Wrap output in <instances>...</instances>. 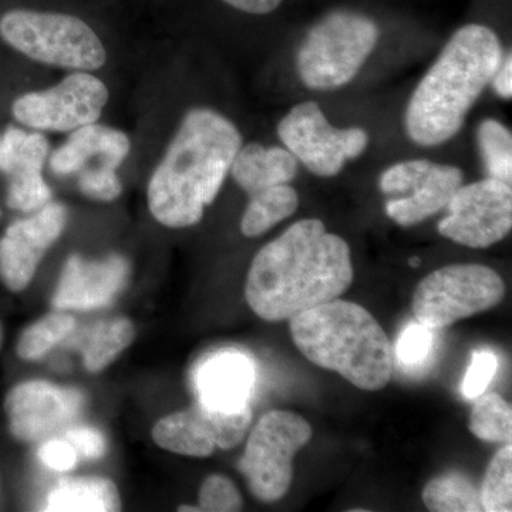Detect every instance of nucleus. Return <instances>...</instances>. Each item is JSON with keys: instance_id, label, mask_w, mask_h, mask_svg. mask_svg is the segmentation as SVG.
<instances>
[{"instance_id": "nucleus-31", "label": "nucleus", "mask_w": 512, "mask_h": 512, "mask_svg": "<svg viewBox=\"0 0 512 512\" xmlns=\"http://www.w3.org/2000/svg\"><path fill=\"white\" fill-rule=\"evenodd\" d=\"M433 348V332L430 328L417 323H410L403 330L396 346V355L400 362L406 365H419L427 359L430 350Z\"/></svg>"}, {"instance_id": "nucleus-36", "label": "nucleus", "mask_w": 512, "mask_h": 512, "mask_svg": "<svg viewBox=\"0 0 512 512\" xmlns=\"http://www.w3.org/2000/svg\"><path fill=\"white\" fill-rule=\"evenodd\" d=\"M222 2L251 15H268L278 9L284 0H222Z\"/></svg>"}, {"instance_id": "nucleus-38", "label": "nucleus", "mask_w": 512, "mask_h": 512, "mask_svg": "<svg viewBox=\"0 0 512 512\" xmlns=\"http://www.w3.org/2000/svg\"><path fill=\"white\" fill-rule=\"evenodd\" d=\"M409 264L412 268H417V266H420L421 264L420 258H416V256H414V258L410 259Z\"/></svg>"}, {"instance_id": "nucleus-24", "label": "nucleus", "mask_w": 512, "mask_h": 512, "mask_svg": "<svg viewBox=\"0 0 512 512\" xmlns=\"http://www.w3.org/2000/svg\"><path fill=\"white\" fill-rule=\"evenodd\" d=\"M423 503L431 512H480V490L461 474L433 478L424 487Z\"/></svg>"}, {"instance_id": "nucleus-19", "label": "nucleus", "mask_w": 512, "mask_h": 512, "mask_svg": "<svg viewBox=\"0 0 512 512\" xmlns=\"http://www.w3.org/2000/svg\"><path fill=\"white\" fill-rule=\"evenodd\" d=\"M254 366L239 353L211 357L198 372L200 402L222 410H237L248 404L254 386Z\"/></svg>"}, {"instance_id": "nucleus-10", "label": "nucleus", "mask_w": 512, "mask_h": 512, "mask_svg": "<svg viewBox=\"0 0 512 512\" xmlns=\"http://www.w3.org/2000/svg\"><path fill=\"white\" fill-rule=\"evenodd\" d=\"M464 174L453 165L429 160L402 161L380 175V191L386 195V214L400 227H413L437 212L463 185Z\"/></svg>"}, {"instance_id": "nucleus-23", "label": "nucleus", "mask_w": 512, "mask_h": 512, "mask_svg": "<svg viewBox=\"0 0 512 512\" xmlns=\"http://www.w3.org/2000/svg\"><path fill=\"white\" fill-rule=\"evenodd\" d=\"M136 328L127 318L101 322L87 336L83 362L89 372L99 373L109 367L134 342Z\"/></svg>"}, {"instance_id": "nucleus-22", "label": "nucleus", "mask_w": 512, "mask_h": 512, "mask_svg": "<svg viewBox=\"0 0 512 512\" xmlns=\"http://www.w3.org/2000/svg\"><path fill=\"white\" fill-rule=\"evenodd\" d=\"M298 207V192L289 184L256 192L242 215L241 232L247 238L261 237L279 222L292 217Z\"/></svg>"}, {"instance_id": "nucleus-4", "label": "nucleus", "mask_w": 512, "mask_h": 512, "mask_svg": "<svg viewBox=\"0 0 512 512\" xmlns=\"http://www.w3.org/2000/svg\"><path fill=\"white\" fill-rule=\"evenodd\" d=\"M289 329L309 362L357 389L377 392L392 379V343L375 316L355 302L322 303L289 319Z\"/></svg>"}, {"instance_id": "nucleus-28", "label": "nucleus", "mask_w": 512, "mask_h": 512, "mask_svg": "<svg viewBox=\"0 0 512 512\" xmlns=\"http://www.w3.org/2000/svg\"><path fill=\"white\" fill-rule=\"evenodd\" d=\"M481 504L487 512L512 510V447L505 444L487 467L480 490Z\"/></svg>"}, {"instance_id": "nucleus-21", "label": "nucleus", "mask_w": 512, "mask_h": 512, "mask_svg": "<svg viewBox=\"0 0 512 512\" xmlns=\"http://www.w3.org/2000/svg\"><path fill=\"white\" fill-rule=\"evenodd\" d=\"M121 510L119 488L103 477L66 478L47 495L45 511L114 512Z\"/></svg>"}, {"instance_id": "nucleus-27", "label": "nucleus", "mask_w": 512, "mask_h": 512, "mask_svg": "<svg viewBox=\"0 0 512 512\" xmlns=\"http://www.w3.org/2000/svg\"><path fill=\"white\" fill-rule=\"evenodd\" d=\"M478 147L487 175L494 180L511 184L512 136L500 121L487 119L478 127Z\"/></svg>"}, {"instance_id": "nucleus-7", "label": "nucleus", "mask_w": 512, "mask_h": 512, "mask_svg": "<svg viewBox=\"0 0 512 512\" xmlns=\"http://www.w3.org/2000/svg\"><path fill=\"white\" fill-rule=\"evenodd\" d=\"M312 439V426L285 410L266 413L249 434L238 468L261 503L284 498L293 480V458Z\"/></svg>"}, {"instance_id": "nucleus-20", "label": "nucleus", "mask_w": 512, "mask_h": 512, "mask_svg": "<svg viewBox=\"0 0 512 512\" xmlns=\"http://www.w3.org/2000/svg\"><path fill=\"white\" fill-rule=\"evenodd\" d=\"M229 171L251 197L274 185L291 183L298 174V160L286 148L251 143L239 148Z\"/></svg>"}, {"instance_id": "nucleus-11", "label": "nucleus", "mask_w": 512, "mask_h": 512, "mask_svg": "<svg viewBox=\"0 0 512 512\" xmlns=\"http://www.w3.org/2000/svg\"><path fill=\"white\" fill-rule=\"evenodd\" d=\"M446 210L437 227L444 238L468 248L491 247L511 232V184L487 177L461 185Z\"/></svg>"}, {"instance_id": "nucleus-40", "label": "nucleus", "mask_w": 512, "mask_h": 512, "mask_svg": "<svg viewBox=\"0 0 512 512\" xmlns=\"http://www.w3.org/2000/svg\"><path fill=\"white\" fill-rule=\"evenodd\" d=\"M0 217H2V211H0Z\"/></svg>"}, {"instance_id": "nucleus-2", "label": "nucleus", "mask_w": 512, "mask_h": 512, "mask_svg": "<svg viewBox=\"0 0 512 512\" xmlns=\"http://www.w3.org/2000/svg\"><path fill=\"white\" fill-rule=\"evenodd\" d=\"M242 147L234 123L211 109H192L148 184L151 215L168 228H188L220 194Z\"/></svg>"}, {"instance_id": "nucleus-25", "label": "nucleus", "mask_w": 512, "mask_h": 512, "mask_svg": "<svg viewBox=\"0 0 512 512\" xmlns=\"http://www.w3.org/2000/svg\"><path fill=\"white\" fill-rule=\"evenodd\" d=\"M74 328L76 319L69 313H50L25 329L16 345V353L26 362L43 359L50 350L66 339Z\"/></svg>"}, {"instance_id": "nucleus-14", "label": "nucleus", "mask_w": 512, "mask_h": 512, "mask_svg": "<svg viewBox=\"0 0 512 512\" xmlns=\"http://www.w3.org/2000/svg\"><path fill=\"white\" fill-rule=\"evenodd\" d=\"M83 403L77 390L32 380L13 387L3 409L12 436L23 443H37L69 427L82 413Z\"/></svg>"}, {"instance_id": "nucleus-5", "label": "nucleus", "mask_w": 512, "mask_h": 512, "mask_svg": "<svg viewBox=\"0 0 512 512\" xmlns=\"http://www.w3.org/2000/svg\"><path fill=\"white\" fill-rule=\"evenodd\" d=\"M380 30L375 20L353 10L330 12L303 39L296 56L302 83L329 92L355 79L372 55Z\"/></svg>"}, {"instance_id": "nucleus-13", "label": "nucleus", "mask_w": 512, "mask_h": 512, "mask_svg": "<svg viewBox=\"0 0 512 512\" xmlns=\"http://www.w3.org/2000/svg\"><path fill=\"white\" fill-rule=\"evenodd\" d=\"M107 101L106 84L93 74L77 72L45 92L23 94L12 113L23 126L63 133L96 123Z\"/></svg>"}, {"instance_id": "nucleus-3", "label": "nucleus", "mask_w": 512, "mask_h": 512, "mask_svg": "<svg viewBox=\"0 0 512 512\" xmlns=\"http://www.w3.org/2000/svg\"><path fill=\"white\" fill-rule=\"evenodd\" d=\"M503 59L493 30L477 23L458 29L409 101L404 124L410 140L434 147L456 136Z\"/></svg>"}, {"instance_id": "nucleus-33", "label": "nucleus", "mask_w": 512, "mask_h": 512, "mask_svg": "<svg viewBox=\"0 0 512 512\" xmlns=\"http://www.w3.org/2000/svg\"><path fill=\"white\" fill-rule=\"evenodd\" d=\"M64 440L69 441L79 456L87 460H100L106 454V440L100 431L90 427H74L64 433Z\"/></svg>"}, {"instance_id": "nucleus-6", "label": "nucleus", "mask_w": 512, "mask_h": 512, "mask_svg": "<svg viewBox=\"0 0 512 512\" xmlns=\"http://www.w3.org/2000/svg\"><path fill=\"white\" fill-rule=\"evenodd\" d=\"M0 37L35 62L90 72L106 63L103 43L82 19L15 9L0 18Z\"/></svg>"}, {"instance_id": "nucleus-15", "label": "nucleus", "mask_w": 512, "mask_h": 512, "mask_svg": "<svg viewBox=\"0 0 512 512\" xmlns=\"http://www.w3.org/2000/svg\"><path fill=\"white\" fill-rule=\"evenodd\" d=\"M67 210L49 202L26 220L13 222L0 239V281L12 292L25 291L43 256L63 234Z\"/></svg>"}, {"instance_id": "nucleus-18", "label": "nucleus", "mask_w": 512, "mask_h": 512, "mask_svg": "<svg viewBox=\"0 0 512 512\" xmlns=\"http://www.w3.org/2000/svg\"><path fill=\"white\" fill-rule=\"evenodd\" d=\"M130 148V140L123 131L96 123L87 124L72 131L66 143L52 154L50 170L59 177L100 167L119 170Z\"/></svg>"}, {"instance_id": "nucleus-8", "label": "nucleus", "mask_w": 512, "mask_h": 512, "mask_svg": "<svg viewBox=\"0 0 512 512\" xmlns=\"http://www.w3.org/2000/svg\"><path fill=\"white\" fill-rule=\"evenodd\" d=\"M503 278L485 265L443 266L427 275L413 293L414 318L430 329L488 311L503 301Z\"/></svg>"}, {"instance_id": "nucleus-12", "label": "nucleus", "mask_w": 512, "mask_h": 512, "mask_svg": "<svg viewBox=\"0 0 512 512\" xmlns=\"http://www.w3.org/2000/svg\"><path fill=\"white\" fill-rule=\"evenodd\" d=\"M251 423L249 404L237 410H222L198 402L158 420L151 437L158 447L170 453L207 458L217 448L237 447L247 436Z\"/></svg>"}, {"instance_id": "nucleus-16", "label": "nucleus", "mask_w": 512, "mask_h": 512, "mask_svg": "<svg viewBox=\"0 0 512 512\" xmlns=\"http://www.w3.org/2000/svg\"><path fill=\"white\" fill-rule=\"evenodd\" d=\"M49 143L40 133L6 128L0 138V171L8 177L6 204L12 210L39 211L52 200V190L43 178Z\"/></svg>"}, {"instance_id": "nucleus-35", "label": "nucleus", "mask_w": 512, "mask_h": 512, "mask_svg": "<svg viewBox=\"0 0 512 512\" xmlns=\"http://www.w3.org/2000/svg\"><path fill=\"white\" fill-rule=\"evenodd\" d=\"M494 90L498 96L503 99L511 100L512 97V57L508 52L507 57L503 59L497 73L494 74L493 80Z\"/></svg>"}, {"instance_id": "nucleus-29", "label": "nucleus", "mask_w": 512, "mask_h": 512, "mask_svg": "<svg viewBox=\"0 0 512 512\" xmlns=\"http://www.w3.org/2000/svg\"><path fill=\"white\" fill-rule=\"evenodd\" d=\"M200 501L201 511L208 512H234L241 511L244 500L239 493L237 485L232 483L229 478L224 476H210L205 478L200 488Z\"/></svg>"}, {"instance_id": "nucleus-30", "label": "nucleus", "mask_w": 512, "mask_h": 512, "mask_svg": "<svg viewBox=\"0 0 512 512\" xmlns=\"http://www.w3.org/2000/svg\"><path fill=\"white\" fill-rule=\"evenodd\" d=\"M76 177L79 190L90 200L114 201L120 197L121 190H123L119 177H117V170H113V168H93V170L82 171Z\"/></svg>"}, {"instance_id": "nucleus-26", "label": "nucleus", "mask_w": 512, "mask_h": 512, "mask_svg": "<svg viewBox=\"0 0 512 512\" xmlns=\"http://www.w3.org/2000/svg\"><path fill=\"white\" fill-rule=\"evenodd\" d=\"M468 429L487 443H511L512 410L497 393L481 394L471 410Z\"/></svg>"}, {"instance_id": "nucleus-32", "label": "nucleus", "mask_w": 512, "mask_h": 512, "mask_svg": "<svg viewBox=\"0 0 512 512\" xmlns=\"http://www.w3.org/2000/svg\"><path fill=\"white\" fill-rule=\"evenodd\" d=\"M498 360L491 350H478L464 377L463 394L467 399H477L490 386L497 372Z\"/></svg>"}, {"instance_id": "nucleus-37", "label": "nucleus", "mask_w": 512, "mask_h": 512, "mask_svg": "<svg viewBox=\"0 0 512 512\" xmlns=\"http://www.w3.org/2000/svg\"><path fill=\"white\" fill-rule=\"evenodd\" d=\"M178 511H180V512H198L201 510H200V507H191V505H181V507L178 508Z\"/></svg>"}, {"instance_id": "nucleus-39", "label": "nucleus", "mask_w": 512, "mask_h": 512, "mask_svg": "<svg viewBox=\"0 0 512 512\" xmlns=\"http://www.w3.org/2000/svg\"><path fill=\"white\" fill-rule=\"evenodd\" d=\"M2 340H3V329H2V325H0V345H2Z\"/></svg>"}, {"instance_id": "nucleus-9", "label": "nucleus", "mask_w": 512, "mask_h": 512, "mask_svg": "<svg viewBox=\"0 0 512 512\" xmlns=\"http://www.w3.org/2000/svg\"><path fill=\"white\" fill-rule=\"evenodd\" d=\"M278 136L286 150L319 177H335L369 144L363 128L333 127L315 101L296 104L279 123Z\"/></svg>"}, {"instance_id": "nucleus-17", "label": "nucleus", "mask_w": 512, "mask_h": 512, "mask_svg": "<svg viewBox=\"0 0 512 512\" xmlns=\"http://www.w3.org/2000/svg\"><path fill=\"white\" fill-rule=\"evenodd\" d=\"M130 266L123 256L87 261L73 255L67 259L52 305L57 311H92L114 301L127 284Z\"/></svg>"}, {"instance_id": "nucleus-1", "label": "nucleus", "mask_w": 512, "mask_h": 512, "mask_svg": "<svg viewBox=\"0 0 512 512\" xmlns=\"http://www.w3.org/2000/svg\"><path fill=\"white\" fill-rule=\"evenodd\" d=\"M353 276L348 242L309 218L295 222L255 255L245 299L258 318L282 322L338 299Z\"/></svg>"}, {"instance_id": "nucleus-34", "label": "nucleus", "mask_w": 512, "mask_h": 512, "mask_svg": "<svg viewBox=\"0 0 512 512\" xmlns=\"http://www.w3.org/2000/svg\"><path fill=\"white\" fill-rule=\"evenodd\" d=\"M39 458L47 467L55 471H70L76 467L79 454L66 440L46 441L39 448Z\"/></svg>"}]
</instances>
